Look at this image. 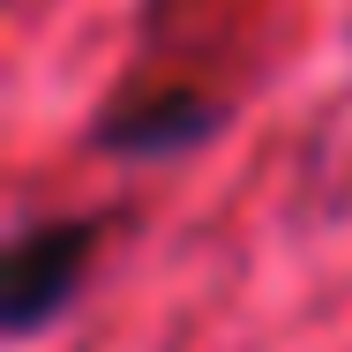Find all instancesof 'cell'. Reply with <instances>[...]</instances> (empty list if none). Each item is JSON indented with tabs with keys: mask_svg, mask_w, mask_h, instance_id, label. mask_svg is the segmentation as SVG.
Here are the masks:
<instances>
[{
	"mask_svg": "<svg viewBox=\"0 0 352 352\" xmlns=\"http://www.w3.org/2000/svg\"><path fill=\"white\" fill-rule=\"evenodd\" d=\"M98 232H105V217H45V225L8 240V255H0V322H8V338H38L82 292Z\"/></svg>",
	"mask_w": 352,
	"mask_h": 352,
	"instance_id": "6da1fadb",
	"label": "cell"
},
{
	"mask_svg": "<svg viewBox=\"0 0 352 352\" xmlns=\"http://www.w3.org/2000/svg\"><path fill=\"white\" fill-rule=\"evenodd\" d=\"M225 120L210 98L195 90H157V98H128L98 120V150H120V157H150V150H180V142H203Z\"/></svg>",
	"mask_w": 352,
	"mask_h": 352,
	"instance_id": "7a4b0ae2",
	"label": "cell"
}]
</instances>
